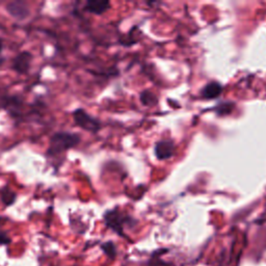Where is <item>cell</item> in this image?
I'll return each instance as SVG.
<instances>
[{
	"instance_id": "obj_14",
	"label": "cell",
	"mask_w": 266,
	"mask_h": 266,
	"mask_svg": "<svg viewBox=\"0 0 266 266\" xmlns=\"http://www.w3.org/2000/svg\"><path fill=\"white\" fill-rule=\"evenodd\" d=\"M2 49H3V41L2 39H0V54H1Z\"/></svg>"
},
{
	"instance_id": "obj_7",
	"label": "cell",
	"mask_w": 266,
	"mask_h": 266,
	"mask_svg": "<svg viewBox=\"0 0 266 266\" xmlns=\"http://www.w3.org/2000/svg\"><path fill=\"white\" fill-rule=\"evenodd\" d=\"M110 7V3L108 1H100V0H89L84 7V9L92 15H103Z\"/></svg>"
},
{
	"instance_id": "obj_10",
	"label": "cell",
	"mask_w": 266,
	"mask_h": 266,
	"mask_svg": "<svg viewBox=\"0 0 266 266\" xmlns=\"http://www.w3.org/2000/svg\"><path fill=\"white\" fill-rule=\"evenodd\" d=\"M141 101L145 106H153L157 104V97L152 91L145 90L141 94Z\"/></svg>"
},
{
	"instance_id": "obj_15",
	"label": "cell",
	"mask_w": 266,
	"mask_h": 266,
	"mask_svg": "<svg viewBox=\"0 0 266 266\" xmlns=\"http://www.w3.org/2000/svg\"><path fill=\"white\" fill-rule=\"evenodd\" d=\"M1 221H2V218H1V217H0V224H1Z\"/></svg>"
},
{
	"instance_id": "obj_13",
	"label": "cell",
	"mask_w": 266,
	"mask_h": 266,
	"mask_svg": "<svg viewBox=\"0 0 266 266\" xmlns=\"http://www.w3.org/2000/svg\"><path fill=\"white\" fill-rule=\"evenodd\" d=\"M10 238L8 237V235L6 233L3 232H0V245L3 246V245H8L10 244Z\"/></svg>"
},
{
	"instance_id": "obj_4",
	"label": "cell",
	"mask_w": 266,
	"mask_h": 266,
	"mask_svg": "<svg viewBox=\"0 0 266 266\" xmlns=\"http://www.w3.org/2000/svg\"><path fill=\"white\" fill-rule=\"evenodd\" d=\"M32 59L33 56L30 52L23 51L19 53L13 60V62H11V69H13L17 74H26L30 69Z\"/></svg>"
},
{
	"instance_id": "obj_12",
	"label": "cell",
	"mask_w": 266,
	"mask_h": 266,
	"mask_svg": "<svg viewBox=\"0 0 266 266\" xmlns=\"http://www.w3.org/2000/svg\"><path fill=\"white\" fill-rule=\"evenodd\" d=\"M102 249L111 258L115 255V248H114V245L112 244V242H106V244H104L102 246Z\"/></svg>"
},
{
	"instance_id": "obj_2",
	"label": "cell",
	"mask_w": 266,
	"mask_h": 266,
	"mask_svg": "<svg viewBox=\"0 0 266 266\" xmlns=\"http://www.w3.org/2000/svg\"><path fill=\"white\" fill-rule=\"evenodd\" d=\"M74 123L79 128L90 133H97L101 129V122L91 117L84 108H78L73 111Z\"/></svg>"
},
{
	"instance_id": "obj_5",
	"label": "cell",
	"mask_w": 266,
	"mask_h": 266,
	"mask_svg": "<svg viewBox=\"0 0 266 266\" xmlns=\"http://www.w3.org/2000/svg\"><path fill=\"white\" fill-rule=\"evenodd\" d=\"M7 13L18 21L25 20L30 15V9L25 1H11L6 5Z\"/></svg>"
},
{
	"instance_id": "obj_11",
	"label": "cell",
	"mask_w": 266,
	"mask_h": 266,
	"mask_svg": "<svg viewBox=\"0 0 266 266\" xmlns=\"http://www.w3.org/2000/svg\"><path fill=\"white\" fill-rule=\"evenodd\" d=\"M233 108H234V104L233 103H224V104H221L219 106H217L215 108V111L219 115H224V114L230 113L231 111L233 110Z\"/></svg>"
},
{
	"instance_id": "obj_3",
	"label": "cell",
	"mask_w": 266,
	"mask_h": 266,
	"mask_svg": "<svg viewBox=\"0 0 266 266\" xmlns=\"http://www.w3.org/2000/svg\"><path fill=\"white\" fill-rule=\"evenodd\" d=\"M130 217L123 215L121 212H119L118 209L107 211L104 215V221L107 227L112 229L114 232L118 234H123V228L124 225L129 223Z\"/></svg>"
},
{
	"instance_id": "obj_8",
	"label": "cell",
	"mask_w": 266,
	"mask_h": 266,
	"mask_svg": "<svg viewBox=\"0 0 266 266\" xmlns=\"http://www.w3.org/2000/svg\"><path fill=\"white\" fill-rule=\"evenodd\" d=\"M222 90L223 87L221 85L217 83H210L203 89L202 94L205 99H214L222 94Z\"/></svg>"
},
{
	"instance_id": "obj_1",
	"label": "cell",
	"mask_w": 266,
	"mask_h": 266,
	"mask_svg": "<svg viewBox=\"0 0 266 266\" xmlns=\"http://www.w3.org/2000/svg\"><path fill=\"white\" fill-rule=\"evenodd\" d=\"M82 142V136L74 132L59 131L55 132L49 141L47 154L51 157L61 155L69 150L77 147Z\"/></svg>"
},
{
	"instance_id": "obj_6",
	"label": "cell",
	"mask_w": 266,
	"mask_h": 266,
	"mask_svg": "<svg viewBox=\"0 0 266 266\" xmlns=\"http://www.w3.org/2000/svg\"><path fill=\"white\" fill-rule=\"evenodd\" d=\"M175 153V145L172 141H160L155 145V155L158 159L171 158Z\"/></svg>"
},
{
	"instance_id": "obj_9",
	"label": "cell",
	"mask_w": 266,
	"mask_h": 266,
	"mask_svg": "<svg viewBox=\"0 0 266 266\" xmlns=\"http://www.w3.org/2000/svg\"><path fill=\"white\" fill-rule=\"evenodd\" d=\"M0 198H1V202L4 204V206L8 207L16 202L17 193L14 190L8 188L7 186H5L0 189Z\"/></svg>"
}]
</instances>
